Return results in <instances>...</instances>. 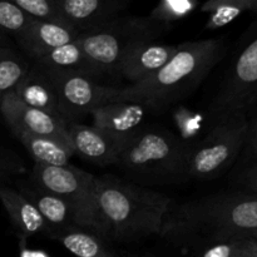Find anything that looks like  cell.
Instances as JSON below:
<instances>
[{"instance_id": "cell-1", "label": "cell", "mask_w": 257, "mask_h": 257, "mask_svg": "<svg viewBox=\"0 0 257 257\" xmlns=\"http://www.w3.org/2000/svg\"><path fill=\"white\" fill-rule=\"evenodd\" d=\"M161 236L171 242L205 247L226 241L257 238V196L213 193L182 203L163 221Z\"/></svg>"}, {"instance_id": "cell-2", "label": "cell", "mask_w": 257, "mask_h": 257, "mask_svg": "<svg viewBox=\"0 0 257 257\" xmlns=\"http://www.w3.org/2000/svg\"><path fill=\"white\" fill-rule=\"evenodd\" d=\"M227 52L225 38H208L177 45L170 62L147 79L118 88L113 103H136L162 114L190 97Z\"/></svg>"}, {"instance_id": "cell-3", "label": "cell", "mask_w": 257, "mask_h": 257, "mask_svg": "<svg viewBox=\"0 0 257 257\" xmlns=\"http://www.w3.org/2000/svg\"><path fill=\"white\" fill-rule=\"evenodd\" d=\"M97 198L108 240L135 242L161 235L171 201L163 193L112 175L97 177Z\"/></svg>"}, {"instance_id": "cell-4", "label": "cell", "mask_w": 257, "mask_h": 257, "mask_svg": "<svg viewBox=\"0 0 257 257\" xmlns=\"http://www.w3.org/2000/svg\"><path fill=\"white\" fill-rule=\"evenodd\" d=\"M190 150L177 135L161 128H146L118 158L125 175L143 185H166L188 180Z\"/></svg>"}, {"instance_id": "cell-5", "label": "cell", "mask_w": 257, "mask_h": 257, "mask_svg": "<svg viewBox=\"0 0 257 257\" xmlns=\"http://www.w3.org/2000/svg\"><path fill=\"white\" fill-rule=\"evenodd\" d=\"M172 25L147 17H120L79 34L77 38L83 53L94 69L98 79L117 75L123 54L132 45L155 42L170 32Z\"/></svg>"}, {"instance_id": "cell-6", "label": "cell", "mask_w": 257, "mask_h": 257, "mask_svg": "<svg viewBox=\"0 0 257 257\" xmlns=\"http://www.w3.org/2000/svg\"><path fill=\"white\" fill-rule=\"evenodd\" d=\"M29 181L62 198L72 211L77 228L108 240V227L98 206L94 175L72 165L64 167L34 165Z\"/></svg>"}, {"instance_id": "cell-7", "label": "cell", "mask_w": 257, "mask_h": 257, "mask_svg": "<svg viewBox=\"0 0 257 257\" xmlns=\"http://www.w3.org/2000/svg\"><path fill=\"white\" fill-rule=\"evenodd\" d=\"M213 118L208 132L191 151L188 180H211L222 175L242 152L248 115L230 113Z\"/></svg>"}, {"instance_id": "cell-8", "label": "cell", "mask_w": 257, "mask_h": 257, "mask_svg": "<svg viewBox=\"0 0 257 257\" xmlns=\"http://www.w3.org/2000/svg\"><path fill=\"white\" fill-rule=\"evenodd\" d=\"M257 107V22L241 39L230 68L208 113L218 117L230 113H248Z\"/></svg>"}, {"instance_id": "cell-9", "label": "cell", "mask_w": 257, "mask_h": 257, "mask_svg": "<svg viewBox=\"0 0 257 257\" xmlns=\"http://www.w3.org/2000/svg\"><path fill=\"white\" fill-rule=\"evenodd\" d=\"M44 70L54 84L63 117L69 124L77 123L78 118L90 114L97 108L113 103V98L118 89V87L100 84L97 80L80 75Z\"/></svg>"}, {"instance_id": "cell-10", "label": "cell", "mask_w": 257, "mask_h": 257, "mask_svg": "<svg viewBox=\"0 0 257 257\" xmlns=\"http://www.w3.org/2000/svg\"><path fill=\"white\" fill-rule=\"evenodd\" d=\"M0 114L3 122L9 127L13 135L28 133L33 136H44L72 143L69 138V124L48 113L29 107L9 92L0 98Z\"/></svg>"}, {"instance_id": "cell-11", "label": "cell", "mask_w": 257, "mask_h": 257, "mask_svg": "<svg viewBox=\"0 0 257 257\" xmlns=\"http://www.w3.org/2000/svg\"><path fill=\"white\" fill-rule=\"evenodd\" d=\"M148 110L136 103L114 102L97 108L90 113L93 127L104 133L122 151L146 130Z\"/></svg>"}, {"instance_id": "cell-12", "label": "cell", "mask_w": 257, "mask_h": 257, "mask_svg": "<svg viewBox=\"0 0 257 257\" xmlns=\"http://www.w3.org/2000/svg\"><path fill=\"white\" fill-rule=\"evenodd\" d=\"M60 14L79 34L95 29L130 8L125 0H58Z\"/></svg>"}, {"instance_id": "cell-13", "label": "cell", "mask_w": 257, "mask_h": 257, "mask_svg": "<svg viewBox=\"0 0 257 257\" xmlns=\"http://www.w3.org/2000/svg\"><path fill=\"white\" fill-rule=\"evenodd\" d=\"M177 52V45L143 42L132 45L123 54L117 69V75L136 84L157 73Z\"/></svg>"}, {"instance_id": "cell-14", "label": "cell", "mask_w": 257, "mask_h": 257, "mask_svg": "<svg viewBox=\"0 0 257 257\" xmlns=\"http://www.w3.org/2000/svg\"><path fill=\"white\" fill-rule=\"evenodd\" d=\"M13 92L29 107L67 122L63 117L59 98L52 79L48 73L35 63L30 62L29 69Z\"/></svg>"}, {"instance_id": "cell-15", "label": "cell", "mask_w": 257, "mask_h": 257, "mask_svg": "<svg viewBox=\"0 0 257 257\" xmlns=\"http://www.w3.org/2000/svg\"><path fill=\"white\" fill-rule=\"evenodd\" d=\"M68 131L74 152L80 158L102 167L117 165L119 148L99 130L77 122L70 123Z\"/></svg>"}, {"instance_id": "cell-16", "label": "cell", "mask_w": 257, "mask_h": 257, "mask_svg": "<svg viewBox=\"0 0 257 257\" xmlns=\"http://www.w3.org/2000/svg\"><path fill=\"white\" fill-rule=\"evenodd\" d=\"M79 33L70 28L33 19L29 28L15 40L30 62L39 59L55 48L77 40Z\"/></svg>"}, {"instance_id": "cell-17", "label": "cell", "mask_w": 257, "mask_h": 257, "mask_svg": "<svg viewBox=\"0 0 257 257\" xmlns=\"http://www.w3.org/2000/svg\"><path fill=\"white\" fill-rule=\"evenodd\" d=\"M18 191L35 206L42 217L49 226L48 237L53 238L57 233L69 228H77L74 217L67 203L50 191L30 182H22L18 185Z\"/></svg>"}, {"instance_id": "cell-18", "label": "cell", "mask_w": 257, "mask_h": 257, "mask_svg": "<svg viewBox=\"0 0 257 257\" xmlns=\"http://www.w3.org/2000/svg\"><path fill=\"white\" fill-rule=\"evenodd\" d=\"M0 202L4 206L13 226L17 230L20 242H27L30 236L49 235V226L35 206L18 190L8 185H0Z\"/></svg>"}, {"instance_id": "cell-19", "label": "cell", "mask_w": 257, "mask_h": 257, "mask_svg": "<svg viewBox=\"0 0 257 257\" xmlns=\"http://www.w3.org/2000/svg\"><path fill=\"white\" fill-rule=\"evenodd\" d=\"M32 63H35L50 72L80 75L98 82L97 74L88 62L78 40L55 48L54 50Z\"/></svg>"}, {"instance_id": "cell-20", "label": "cell", "mask_w": 257, "mask_h": 257, "mask_svg": "<svg viewBox=\"0 0 257 257\" xmlns=\"http://www.w3.org/2000/svg\"><path fill=\"white\" fill-rule=\"evenodd\" d=\"M17 140L24 146L27 152L34 161V165L64 167L75 155L72 143L44 136H33L28 133H17Z\"/></svg>"}, {"instance_id": "cell-21", "label": "cell", "mask_w": 257, "mask_h": 257, "mask_svg": "<svg viewBox=\"0 0 257 257\" xmlns=\"http://www.w3.org/2000/svg\"><path fill=\"white\" fill-rule=\"evenodd\" d=\"M77 257H118L105 246V240L80 228H69L53 237Z\"/></svg>"}, {"instance_id": "cell-22", "label": "cell", "mask_w": 257, "mask_h": 257, "mask_svg": "<svg viewBox=\"0 0 257 257\" xmlns=\"http://www.w3.org/2000/svg\"><path fill=\"white\" fill-rule=\"evenodd\" d=\"M201 12L210 13L206 29L216 30L226 27L246 12L257 14V0H208Z\"/></svg>"}, {"instance_id": "cell-23", "label": "cell", "mask_w": 257, "mask_h": 257, "mask_svg": "<svg viewBox=\"0 0 257 257\" xmlns=\"http://www.w3.org/2000/svg\"><path fill=\"white\" fill-rule=\"evenodd\" d=\"M30 67L14 48H0V98L13 92Z\"/></svg>"}, {"instance_id": "cell-24", "label": "cell", "mask_w": 257, "mask_h": 257, "mask_svg": "<svg viewBox=\"0 0 257 257\" xmlns=\"http://www.w3.org/2000/svg\"><path fill=\"white\" fill-rule=\"evenodd\" d=\"M32 22L33 18L14 2H0V29L9 38L17 40Z\"/></svg>"}, {"instance_id": "cell-25", "label": "cell", "mask_w": 257, "mask_h": 257, "mask_svg": "<svg viewBox=\"0 0 257 257\" xmlns=\"http://www.w3.org/2000/svg\"><path fill=\"white\" fill-rule=\"evenodd\" d=\"M14 3L33 19L70 28L60 14L58 0H14Z\"/></svg>"}, {"instance_id": "cell-26", "label": "cell", "mask_w": 257, "mask_h": 257, "mask_svg": "<svg viewBox=\"0 0 257 257\" xmlns=\"http://www.w3.org/2000/svg\"><path fill=\"white\" fill-rule=\"evenodd\" d=\"M197 8L198 2L196 0H163L153 8L150 17L172 25L173 22L187 18Z\"/></svg>"}, {"instance_id": "cell-27", "label": "cell", "mask_w": 257, "mask_h": 257, "mask_svg": "<svg viewBox=\"0 0 257 257\" xmlns=\"http://www.w3.org/2000/svg\"><path fill=\"white\" fill-rule=\"evenodd\" d=\"M27 172V166L18 153L0 145V185L12 182L18 176Z\"/></svg>"}, {"instance_id": "cell-28", "label": "cell", "mask_w": 257, "mask_h": 257, "mask_svg": "<svg viewBox=\"0 0 257 257\" xmlns=\"http://www.w3.org/2000/svg\"><path fill=\"white\" fill-rule=\"evenodd\" d=\"M245 241H226V242L212 243L198 250L195 257H241Z\"/></svg>"}, {"instance_id": "cell-29", "label": "cell", "mask_w": 257, "mask_h": 257, "mask_svg": "<svg viewBox=\"0 0 257 257\" xmlns=\"http://www.w3.org/2000/svg\"><path fill=\"white\" fill-rule=\"evenodd\" d=\"M248 124L246 132L245 145L242 152L245 161L252 163L257 161V110L255 113H248Z\"/></svg>"}, {"instance_id": "cell-30", "label": "cell", "mask_w": 257, "mask_h": 257, "mask_svg": "<svg viewBox=\"0 0 257 257\" xmlns=\"http://www.w3.org/2000/svg\"><path fill=\"white\" fill-rule=\"evenodd\" d=\"M238 183L247 188L251 195L257 196V161L248 163L247 167L242 171L238 177Z\"/></svg>"}, {"instance_id": "cell-31", "label": "cell", "mask_w": 257, "mask_h": 257, "mask_svg": "<svg viewBox=\"0 0 257 257\" xmlns=\"http://www.w3.org/2000/svg\"><path fill=\"white\" fill-rule=\"evenodd\" d=\"M20 257H50L42 250H30L27 247V242H20Z\"/></svg>"}, {"instance_id": "cell-32", "label": "cell", "mask_w": 257, "mask_h": 257, "mask_svg": "<svg viewBox=\"0 0 257 257\" xmlns=\"http://www.w3.org/2000/svg\"><path fill=\"white\" fill-rule=\"evenodd\" d=\"M243 250H245V253L247 257H257V242L255 238L246 240Z\"/></svg>"}, {"instance_id": "cell-33", "label": "cell", "mask_w": 257, "mask_h": 257, "mask_svg": "<svg viewBox=\"0 0 257 257\" xmlns=\"http://www.w3.org/2000/svg\"><path fill=\"white\" fill-rule=\"evenodd\" d=\"M0 48H13V42L2 29H0Z\"/></svg>"}, {"instance_id": "cell-34", "label": "cell", "mask_w": 257, "mask_h": 257, "mask_svg": "<svg viewBox=\"0 0 257 257\" xmlns=\"http://www.w3.org/2000/svg\"><path fill=\"white\" fill-rule=\"evenodd\" d=\"M0 122H3V118H2V114H0Z\"/></svg>"}, {"instance_id": "cell-35", "label": "cell", "mask_w": 257, "mask_h": 257, "mask_svg": "<svg viewBox=\"0 0 257 257\" xmlns=\"http://www.w3.org/2000/svg\"><path fill=\"white\" fill-rule=\"evenodd\" d=\"M145 257H151V256H145Z\"/></svg>"}, {"instance_id": "cell-36", "label": "cell", "mask_w": 257, "mask_h": 257, "mask_svg": "<svg viewBox=\"0 0 257 257\" xmlns=\"http://www.w3.org/2000/svg\"><path fill=\"white\" fill-rule=\"evenodd\" d=\"M256 242H257V238H256Z\"/></svg>"}]
</instances>
